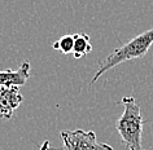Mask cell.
<instances>
[{
	"label": "cell",
	"instance_id": "cell-1",
	"mask_svg": "<svg viewBox=\"0 0 153 150\" xmlns=\"http://www.w3.org/2000/svg\"><path fill=\"white\" fill-rule=\"evenodd\" d=\"M152 44H153V27L139 34V35L135 36L134 39L128 40L127 43H125L123 45L114 49L104 61L100 62L99 70L96 71V74L94 75V78L91 79V83L92 84L96 83L99 78H101L106 71H109L110 69L118 66L120 64L144 57L148 53L149 48L152 47Z\"/></svg>",
	"mask_w": 153,
	"mask_h": 150
},
{
	"label": "cell",
	"instance_id": "cell-2",
	"mask_svg": "<svg viewBox=\"0 0 153 150\" xmlns=\"http://www.w3.org/2000/svg\"><path fill=\"white\" fill-rule=\"evenodd\" d=\"M120 103L123 105L125 110L121 118L116 122V129L128 150H144L141 145L144 119L140 106L132 96H126L121 100Z\"/></svg>",
	"mask_w": 153,
	"mask_h": 150
},
{
	"label": "cell",
	"instance_id": "cell-3",
	"mask_svg": "<svg viewBox=\"0 0 153 150\" xmlns=\"http://www.w3.org/2000/svg\"><path fill=\"white\" fill-rule=\"evenodd\" d=\"M64 150H113L108 144L99 142L94 131L64 129L60 132Z\"/></svg>",
	"mask_w": 153,
	"mask_h": 150
},
{
	"label": "cell",
	"instance_id": "cell-4",
	"mask_svg": "<svg viewBox=\"0 0 153 150\" xmlns=\"http://www.w3.org/2000/svg\"><path fill=\"white\" fill-rule=\"evenodd\" d=\"M24 102V96L18 87L0 86V118L10 119L14 110Z\"/></svg>",
	"mask_w": 153,
	"mask_h": 150
},
{
	"label": "cell",
	"instance_id": "cell-5",
	"mask_svg": "<svg viewBox=\"0 0 153 150\" xmlns=\"http://www.w3.org/2000/svg\"><path fill=\"white\" fill-rule=\"evenodd\" d=\"M30 62L25 61L17 70H0V86L4 87H22L30 79Z\"/></svg>",
	"mask_w": 153,
	"mask_h": 150
},
{
	"label": "cell",
	"instance_id": "cell-6",
	"mask_svg": "<svg viewBox=\"0 0 153 150\" xmlns=\"http://www.w3.org/2000/svg\"><path fill=\"white\" fill-rule=\"evenodd\" d=\"M74 36V48H73V56L75 58H82V57L87 56L88 53L92 52V44L90 41V36L87 34L75 33L73 34Z\"/></svg>",
	"mask_w": 153,
	"mask_h": 150
},
{
	"label": "cell",
	"instance_id": "cell-7",
	"mask_svg": "<svg viewBox=\"0 0 153 150\" xmlns=\"http://www.w3.org/2000/svg\"><path fill=\"white\" fill-rule=\"evenodd\" d=\"M52 48L55 51H60L62 55L73 53V48H74V36H73V34H66V35L61 36L59 40L52 43Z\"/></svg>",
	"mask_w": 153,
	"mask_h": 150
},
{
	"label": "cell",
	"instance_id": "cell-8",
	"mask_svg": "<svg viewBox=\"0 0 153 150\" xmlns=\"http://www.w3.org/2000/svg\"><path fill=\"white\" fill-rule=\"evenodd\" d=\"M39 150H57V149H53L52 146L49 145V141L47 140V141H44L43 144L39 146Z\"/></svg>",
	"mask_w": 153,
	"mask_h": 150
}]
</instances>
